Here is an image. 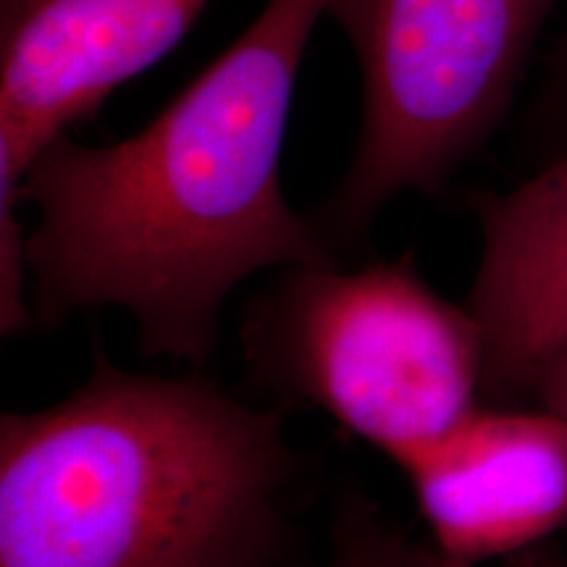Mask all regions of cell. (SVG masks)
Returning a JSON list of instances; mask_svg holds the SVG:
<instances>
[{"label": "cell", "instance_id": "obj_8", "mask_svg": "<svg viewBox=\"0 0 567 567\" xmlns=\"http://www.w3.org/2000/svg\"><path fill=\"white\" fill-rule=\"evenodd\" d=\"M326 567H465L439 549H425L386 526L365 505L347 507L334 528V549Z\"/></svg>", "mask_w": 567, "mask_h": 567}, {"label": "cell", "instance_id": "obj_4", "mask_svg": "<svg viewBox=\"0 0 567 567\" xmlns=\"http://www.w3.org/2000/svg\"><path fill=\"white\" fill-rule=\"evenodd\" d=\"M563 0H329L363 80V118L342 182L310 221L354 247L396 195H436L513 105Z\"/></svg>", "mask_w": 567, "mask_h": 567}, {"label": "cell", "instance_id": "obj_2", "mask_svg": "<svg viewBox=\"0 0 567 567\" xmlns=\"http://www.w3.org/2000/svg\"><path fill=\"white\" fill-rule=\"evenodd\" d=\"M287 478L276 413L101 360L0 421V567H268Z\"/></svg>", "mask_w": 567, "mask_h": 567}, {"label": "cell", "instance_id": "obj_7", "mask_svg": "<svg viewBox=\"0 0 567 567\" xmlns=\"http://www.w3.org/2000/svg\"><path fill=\"white\" fill-rule=\"evenodd\" d=\"M471 208L481 260L465 308L484 334V392L528 394L538 368L567 347V151Z\"/></svg>", "mask_w": 567, "mask_h": 567}, {"label": "cell", "instance_id": "obj_6", "mask_svg": "<svg viewBox=\"0 0 567 567\" xmlns=\"http://www.w3.org/2000/svg\"><path fill=\"white\" fill-rule=\"evenodd\" d=\"M400 467L452 563L476 567L567 528V417L542 405H478Z\"/></svg>", "mask_w": 567, "mask_h": 567}, {"label": "cell", "instance_id": "obj_9", "mask_svg": "<svg viewBox=\"0 0 567 567\" xmlns=\"http://www.w3.org/2000/svg\"><path fill=\"white\" fill-rule=\"evenodd\" d=\"M538 116L544 130L559 142V153L567 151V27L547 59ZM557 155V153H555Z\"/></svg>", "mask_w": 567, "mask_h": 567}, {"label": "cell", "instance_id": "obj_10", "mask_svg": "<svg viewBox=\"0 0 567 567\" xmlns=\"http://www.w3.org/2000/svg\"><path fill=\"white\" fill-rule=\"evenodd\" d=\"M528 394L536 396L542 408L567 417V347L551 354L530 379Z\"/></svg>", "mask_w": 567, "mask_h": 567}, {"label": "cell", "instance_id": "obj_5", "mask_svg": "<svg viewBox=\"0 0 567 567\" xmlns=\"http://www.w3.org/2000/svg\"><path fill=\"white\" fill-rule=\"evenodd\" d=\"M210 0H0V234L48 142L166 59Z\"/></svg>", "mask_w": 567, "mask_h": 567}, {"label": "cell", "instance_id": "obj_1", "mask_svg": "<svg viewBox=\"0 0 567 567\" xmlns=\"http://www.w3.org/2000/svg\"><path fill=\"white\" fill-rule=\"evenodd\" d=\"M329 0H266L151 124L113 145L61 134L19 182L32 205V321L118 308L145 354L205 363L234 289L268 268L337 264L287 203L281 153L305 51Z\"/></svg>", "mask_w": 567, "mask_h": 567}, {"label": "cell", "instance_id": "obj_3", "mask_svg": "<svg viewBox=\"0 0 567 567\" xmlns=\"http://www.w3.org/2000/svg\"><path fill=\"white\" fill-rule=\"evenodd\" d=\"M260 379L321 410L396 465L476 410L486 350L471 310L421 279L413 260L287 268L245 331Z\"/></svg>", "mask_w": 567, "mask_h": 567}]
</instances>
